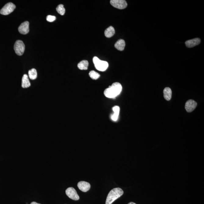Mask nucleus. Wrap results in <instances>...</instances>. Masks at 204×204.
I'll list each match as a JSON object with an SVG mask.
<instances>
[{
  "instance_id": "obj_1",
  "label": "nucleus",
  "mask_w": 204,
  "mask_h": 204,
  "mask_svg": "<svg viewBox=\"0 0 204 204\" xmlns=\"http://www.w3.org/2000/svg\"><path fill=\"white\" fill-rule=\"evenodd\" d=\"M122 87L119 83H113L111 86H109L104 91V94L106 97L110 98L116 97L121 92Z\"/></svg>"
},
{
  "instance_id": "obj_2",
  "label": "nucleus",
  "mask_w": 204,
  "mask_h": 204,
  "mask_svg": "<svg viewBox=\"0 0 204 204\" xmlns=\"http://www.w3.org/2000/svg\"><path fill=\"white\" fill-rule=\"evenodd\" d=\"M124 192L121 188H114L110 191L107 197L106 204H112L116 199L121 197Z\"/></svg>"
},
{
  "instance_id": "obj_3",
  "label": "nucleus",
  "mask_w": 204,
  "mask_h": 204,
  "mask_svg": "<svg viewBox=\"0 0 204 204\" xmlns=\"http://www.w3.org/2000/svg\"><path fill=\"white\" fill-rule=\"evenodd\" d=\"M93 62L96 69L99 71L104 72L109 67L108 63L107 62L102 61L97 57H94L93 58Z\"/></svg>"
},
{
  "instance_id": "obj_4",
  "label": "nucleus",
  "mask_w": 204,
  "mask_h": 204,
  "mask_svg": "<svg viewBox=\"0 0 204 204\" xmlns=\"http://www.w3.org/2000/svg\"><path fill=\"white\" fill-rule=\"evenodd\" d=\"M16 53L19 56H21L24 53L25 45L22 41L17 40L15 42L14 47Z\"/></svg>"
},
{
  "instance_id": "obj_5",
  "label": "nucleus",
  "mask_w": 204,
  "mask_h": 204,
  "mask_svg": "<svg viewBox=\"0 0 204 204\" xmlns=\"http://www.w3.org/2000/svg\"><path fill=\"white\" fill-rule=\"evenodd\" d=\"M16 9L15 4L12 2H9L5 5L0 10V13L1 15H7L12 13Z\"/></svg>"
},
{
  "instance_id": "obj_6",
  "label": "nucleus",
  "mask_w": 204,
  "mask_h": 204,
  "mask_svg": "<svg viewBox=\"0 0 204 204\" xmlns=\"http://www.w3.org/2000/svg\"><path fill=\"white\" fill-rule=\"evenodd\" d=\"M110 4L113 7L119 9H124L127 6V2L124 0H111Z\"/></svg>"
},
{
  "instance_id": "obj_7",
  "label": "nucleus",
  "mask_w": 204,
  "mask_h": 204,
  "mask_svg": "<svg viewBox=\"0 0 204 204\" xmlns=\"http://www.w3.org/2000/svg\"><path fill=\"white\" fill-rule=\"evenodd\" d=\"M66 195L68 196L70 198L74 200H77L80 199L78 194H77L76 191L72 187L67 188L66 191Z\"/></svg>"
},
{
  "instance_id": "obj_8",
  "label": "nucleus",
  "mask_w": 204,
  "mask_h": 204,
  "mask_svg": "<svg viewBox=\"0 0 204 204\" xmlns=\"http://www.w3.org/2000/svg\"><path fill=\"white\" fill-rule=\"evenodd\" d=\"M19 32L22 34H26L29 31V23L28 21H25L22 23L18 28Z\"/></svg>"
},
{
  "instance_id": "obj_9",
  "label": "nucleus",
  "mask_w": 204,
  "mask_h": 204,
  "mask_svg": "<svg viewBox=\"0 0 204 204\" xmlns=\"http://www.w3.org/2000/svg\"><path fill=\"white\" fill-rule=\"evenodd\" d=\"M197 106V103L193 100H189L187 101L185 104V109L188 112L193 111Z\"/></svg>"
},
{
  "instance_id": "obj_10",
  "label": "nucleus",
  "mask_w": 204,
  "mask_h": 204,
  "mask_svg": "<svg viewBox=\"0 0 204 204\" xmlns=\"http://www.w3.org/2000/svg\"><path fill=\"white\" fill-rule=\"evenodd\" d=\"M77 186L81 191L84 192H86L91 188V184L87 182L81 181L77 184Z\"/></svg>"
},
{
  "instance_id": "obj_11",
  "label": "nucleus",
  "mask_w": 204,
  "mask_h": 204,
  "mask_svg": "<svg viewBox=\"0 0 204 204\" xmlns=\"http://www.w3.org/2000/svg\"><path fill=\"white\" fill-rule=\"evenodd\" d=\"M200 42V39L198 38H196L195 39L186 41L185 42V44L186 47H188V48H192V47L199 45Z\"/></svg>"
},
{
  "instance_id": "obj_12",
  "label": "nucleus",
  "mask_w": 204,
  "mask_h": 204,
  "mask_svg": "<svg viewBox=\"0 0 204 204\" xmlns=\"http://www.w3.org/2000/svg\"><path fill=\"white\" fill-rule=\"evenodd\" d=\"M125 42L123 39H119L115 44V47L119 51H123L125 47Z\"/></svg>"
},
{
  "instance_id": "obj_13",
  "label": "nucleus",
  "mask_w": 204,
  "mask_h": 204,
  "mask_svg": "<svg viewBox=\"0 0 204 204\" xmlns=\"http://www.w3.org/2000/svg\"><path fill=\"white\" fill-rule=\"evenodd\" d=\"M31 84L30 83L28 76L26 74L23 75L22 80V87L23 88H29Z\"/></svg>"
},
{
  "instance_id": "obj_14",
  "label": "nucleus",
  "mask_w": 204,
  "mask_h": 204,
  "mask_svg": "<svg viewBox=\"0 0 204 204\" xmlns=\"http://www.w3.org/2000/svg\"><path fill=\"white\" fill-rule=\"evenodd\" d=\"M115 34L114 28L112 26H110L107 28L104 32V34L107 38H110L112 37Z\"/></svg>"
},
{
  "instance_id": "obj_15",
  "label": "nucleus",
  "mask_w": 204,
  "mask_h": 204,
  "mask_svg": "<svg viewBox=\"0 0 204 204\" xmlns=\"http://www.w3.org/2000/svg\"><path fill=\"white\" fill-rule=\"evenodd\" d=\"M164 96L166 100L170 101L172 97V91L169 88H164L163 91Z\"/></svg>"
},
{
  "instance_id": "obj_16",
  "label": "nucleus",
  "mask_w": 204,
  "mask_h": 204,
  "mask_svg": "<svg viewBox=\"0 0 204 204\" xmlns=\"http://www.w3.org/2000/svg\"><path fill=\"white\" fill-rule=\"evenodd\" d=\"M88 61L87 60H83L77 64V67L81 70H86L88 69Z\"/></svg>"
},
{
  "instance_id": "obj_17",
  "label": "nucleus",
  "mask_w": 204,
  "mask_h": 204,
  "mask_svg": "<svg viewBox=\"0 0 204 204\" xmlns=\"http://www.w3.org/2000/svg\"><path fill=\"white\" fill-rule=\"evenodd\" d=\"M28 75L31 80H34L37 78V72L35 69H32L28 71Z\"/></svg>"
},
{
  "instance_id": "obj_18",
  "label": "nucleus",
  "mask_w": 204,
  "mask_h": 204,
  "mask_svg": "<svg viewBox=\"0 0 204 204\" xmlns=\"http://www.w3.org/2000/svg\"><path fill=\"white\" fill-rule=\"evenodd\" d=\"M57 12L61 15H64L65 13L66 9H65L64 5L62 4L59 5L56 8Z\"/></svg>"
},
{
  "instance_id": "obj_19",
  "label": "nucleus",
  "mask_w": 204,
  "mask_h": 204,
  "mask_svg": "<svg viewBox=\"0 0 204 204\" xmlns=\"http://www.w3.org/2000/svg\"><path fill=\"white\" fill-rule=\"evenodd\" d=\"M89 75L90 77L93 80H96L100 77V75L95 71L92 70L89 72Z\"/></svg>"
},
{
  "instance_id": "obj_20",
  "label": "nucleus",
  "mask_w": 204,
  "mask_h": 204,
  "mask_svg": "<svg viewBox=\"0 0 204 204\" xmlns=\"http://www.w3.org/2000/svg\"><path fill=\"white\" fill-rule=\"evenodd\" d=\"M46 19L47 21L49 22H53L56 20V17L53 16L48 15L47 16Z\"/></svg>"
},
{
  "instance_id": "obj_21",
  "label": "nucleus",
  "mask_w": 204,
  "mask_h": 204,
  "mask_svg": "<svg viewBox=\"0 0 204 204\" xmlns=\"http://www.w3.org/2000/svg\"><path fill=\"white\" fill-rule=\"evenodd\" d=\"M113 110L114 114H115L119 115L120 113V108L118 106H115L113 107Z\"/></svg>"
},
{
  "instance_id": "obj_22",
  "label": "nucleus",
  "mask_w": 204,
  "mask_h": 204,
  "mask_svg": "<svg viewBox=\"0 0 204 204\" xmlns=\"http://www.w3.org/2000/svg\"><path fill=\"white\" fill-rule=\"evenodd\" d=\"M30 204H41L36 203V202H33Z\"/></svg>"
},
{
  "instance_id": "obj_23",
  "label": "nucleus",
  "mask_w": 204,
  "mask_h": 204,
  "mask_svg": "<svg viewBox=\"0 0 204 204\" xmlns=\"http://www.w3.org/2000/svg\"><path fill=\"white\" fill-rule=\"evenodd\" d=\"M128 204H136L134 203V202H130V203H128Z\"/></svg>"
}]
</instances>
